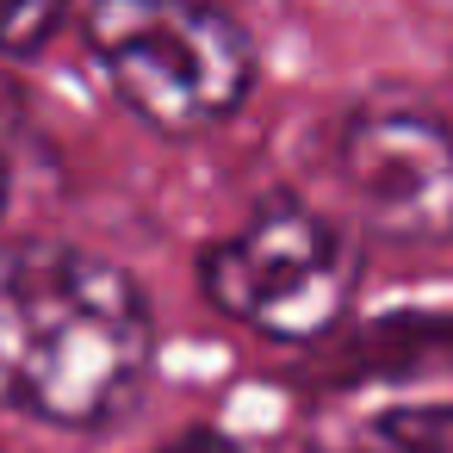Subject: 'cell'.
Listing matches in <instances>:
<instances>
[{"label": "cell", "mask_w": 453, "mask_h": 453, "mask_svg": "<svg viewBox=\"0 0 453 453\" xmlns=\"http://www.w3.org/2000/svg\"><path fill=\"white\" fill-rule=\"evenodd\" d=\"M156 311L131 267L57 236L0 242V410L94 434L137 410Z\"/></svg>", "instance_id": "6da1fadb"}, {"label": "cell", "mask_w": 453, "mask_h": 453, "mask_svg": "<svg viewBox=\"0 0 453 453\" xmlns=\"http://www.w3.org/2000/svg\"><path fill=\"white\" fill-rule=\"evenodd\" d=\"M81 44L112 100L168 143L230 125L255 81V32L218 0H81Z\"/></svg>", "instance_id": "7a4b0ae2"}, {"label": "cell", "mask_w": 453, "mask_h": 453, "mask_svg": "<svg viewBox=\"0 0 453 453\" xmlns=\"http://www.w3.org/2000/svg\"><path fill=\"white\" fill-rule=\"evenodd\" d=\"M360 280V236L292 193L261 199L236 230L199 249V298L280 348H323L348 323Z\"/></svg>", "instance_id": "3957f363"}, {"label": "cell", "mask_w": 453, "mask_h": 453, "mask_svg": "<svg viewBox=\"0 0 453 453\" xmlns=\"http://www.w3.org/2000/svg\"><path fill=\"white\" fill-rule=\"evenodd\" d=\"M335 174L385 249L453 242V125L416 100H360L335 131Z\"/></svg>", "instance_id": "277c9868"}, {"label": "cell", "mask_w": 453, "mask_h": 453, "mask_svg": "<svg viewBox=\"0 0 453 453\" xmlns=\"http://www.w3.org/2000/svg\"><path fill=\"white\" fill-rule=\"evenodd\" d=\"M329 360L311 372L323 391H360L379 379H416L453 366V311H385L342 342H323Z\"/></svg>", "instance_id": "5b68a950"}, {"label": "cell", "mask_w": 453, "mask_h": 453, "mask_svg": "<svg viewBox=\"0 0 453 453\" xmlns=\"http://www.w3.org/2000/svg\"><path fill=\"white\" fill-rule=\"evenodd\" d=\"M304 453H453V397H397L354 428H317Z\"/></svg>", "instance_id": "8992f818"}, {"label": "cell", "mask_w": 453, "mask_h": 453, "mask_svg": "<svg viewBox=\"0 0 453 453\" xmlns=\"http://www.w3.org/2000/svg\"><path fill=\"white\" fill-rule=\"evenodd\" d=\"M75 7H81V0H0V57H7V63L44 57Z\"/></svg>", "instance_id": "52a82bcc"}, {"label": "cell", "mask_w": 453, "mask_h": 453, "mask_svg": "<svg viewBox=\"0 0 453 453\" xmlns=\"http://www.w3.org/2000/svg\"><path fill=\"white\" fill-rule=\"evenodd\" d=\"M156 453H242L224 428H211V422H193V428H180L174 441H162Z\"/></svg>", "instance_id": "ba28073f"}, {"label": "cell", "mask_w": 453, "mask_h": 453, "mask_svg": "<svg viewBox=\"0 0 453 453\" xmlns=\"http://www.w3.org/2000/svg\"><path fill=\"white\" fill-rule=\"evenodd\" d=\"M0 211H7V162H0Z\"/></svg>", "instance_id": "9c48e42d"}]
</instances>
